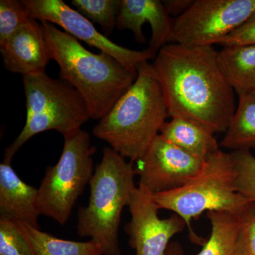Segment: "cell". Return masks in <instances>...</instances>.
I'll return each instance as SVG.
<instances>
[{
	"mask_svg": "<svg viewBox=\"0 0 255 255\" xmlns=\"http://www.w3.org/2000/svg\"><path fill=\"white\" fill-rule=\"evenodd\" d=\"M217 55L213 46L178 43H168L157 52L152 65L169 117L191 119L214 133L226 132L237 105Z\"/></svg>",
	"mask_w": 255,
	"mask_h": 255,
	"instance_id": "6da1fadb",
	"label": "cell"
},
{
	"mask_svg": "<svg viewBox=\"0 0 255 255\" xmlns=\"http://www.w3.org/2000/svg\"><path fill=\"white\" fill-rule=\"evenodd\" d=\"M41 23L60 78L81 95L90 119L100 121L133 85L137 68L125 66L105 52L92 53L53 23Z\"/></svg>",
	"mask_w": 255,
	"mask_h": 255,
	"instance_id": "7a4b0ae2",
	"label": "cell"
},
{
	"mask_svg": "<svg viewBox=\"0 0 255 255\" xmlns=\"http://www.w3.org/2000/svg\"><path fill=\"white\" fill-rule=\"evenodd\" d=\"M137 70L133 85L92 130L95 137L132 163L143 155L169 117L152 64L142 62Z\"/></svg>",
	"mask_w": 255,
	"mask_h": 255,
	"instance_id": "3957f363",
	"label": "cell"
},
{
	"mask_svg": "<svg viewBox=\"0 0 255 255\" xmlns=\"http://www.w3.org/2000/svg\"><path fill=\"white\" fill-rule=\"evenodd\" d=\"M134 163L105 147L90 180L88 204L78 210L77 231L102 248L103 255H121L119 229L122 211L136 189Z\"/></svg>",
	"mask_w": 255,
	"mask_h": 255,
	"instance_id": "277c9868",
	"label": "cell"
},
{
	"mask_svg": "<svg viewBox=\"0 0 255 255\" xmlns=\"http://www.w3.org/2000/svg\"><path fill=\"white\" fill-rule=\"evenodd\" d=\"M236 179L232 154L219 150L204 159L201 170L182 187L153 198L159 209L172 211L185 221L191 241L204 245L191 221L212 211L238 215L250 203L238 193Z\"/></svg>",
	"mask_w": 255,
	"mask_h": 255,
	"instance_id": "5b68a950",
	"label": "cell"
},
{
	"mask_svg": "<svg viewBox=\"0 0 255 255\" xmlns=\"http://www.w3.org/2000/svg\"><path fill=\"white\" fill-rule=\"evenodd\" d=\"M26 120L22 130L3 155L11 163L15 154L28 140L47 130H56L63 137L82 129L90 119L85 100L71 85L53 79L46 73L23 77Z\"/></svg>",
	"mask_w": 255,
	"mask_h": 255,
	"instance_id": "8992f818",
	"label": "cell"
},
{
	"mask_svg": "<svg viewBox=\"0 0 255 255\" xmlns=\"http://www.w3.org/2000/svg\"><path fill=\"white\" fill-rule=\"evenodd\" d=\"M90 135L80 129L64 137L63 152L55 165L47 167L38 188L40 214L63 226L74 206L93 176V155Z\"/></svg>",
	"mask_w": 255,
	"mask_h": 255,
	"instance_id": "52a82bcc",
	"label": "cell"
},
{
	"mask_svg": "<svg viewBox=\"0 0 255 255\" xmlns=\"http://www.w3.org/2000/svg\"><path fill=\"white\" fill-rule=\"evenodd\" d=\"M255 11V0H194L174 18L169 43L189 47L219 44Z\"/></svg>",
	"mask_w": 255,
	"mask_h": 255,
	"instance_id": "ba28073f",
	"label": "cell"
},
{
	"mask_svg": "<svg viewBox=\"0 0 255 255\" xmlns=\"http://www.w3.org/2000/svg\"><path fill=\"white\" fill-rule=\"evenodd\" d=\"M30 18L60 26L76 39L85 42L102 52L108 53L127 67L137 68L144 61L155 59V52L129 49L119 46L97 31L92 21L72 9L62 0H21Z\"/></svg>",
	"mask_w": 255,
	"mask_h": 255,
	"instance_id": "9c48e42d",
	"label": "cell"
},
{
	"mask_svg": "<svg viewBox=\"0 0 255 255\" xmlns=\"http://www.w3.org/2000/svg\"><path fill=\"white\" fill-rule=\"evenodd\" d=\"M204 162L159 134L135 162L138 185L153 194L175 190L194 177Z\"/></svg>",
	"mask_w": 255,
	"mask_h": 255,
	"instance_id": "30bf717a",
	"label": "cell"
},
{
	"mask_svg": "<svg viewBox=\"0 0 255 255\" xmlns=\"http://www.w3.org/2000/svg\"><path fill=\"white\" fill-rule=\"evenodd\" d=\"M128 208L131 219L124 230L135 255H166L171 239L187 227L177 214L160 219L153 194L142 186L134 191Z\"/></svg>",
	"mask_w": 255,
	"mask_h": 255,
	"instance_id": "8fae6325",
	"label": "cell"
},
{
	"mask_svg": "<svg viewBox=\"0 0 255 255\" xmlns=\"http://www.w3.org/2000/svg\"><path fill=\"white\" fill-rule=\"evenodd\" d=\"M0 52L5 69L23 77L46 73L53 60L41 23L32 18L0 46Z\"/></svg>",
	"mask_w": 255,
	"mask_h": 255,
	"instance_id": "7c38bea8",
	"label": "cell"
},
{
	"mask_svg": "<svg viewBox=\"0 0 255 255\" xmlns=\"http://www.w3.org/2000/svg\"><path fill=\"white\" fill-rule=\"evenodd\" d=\"M145 23H150L152 31L148 48L157 53L169 43L174 26V18L167 13L162 1L122 0L117 18L119 29L130 30L135 41L144 44L146 40L142 26Z\"/></svg>",
	"mask_w": 255,
	"mask_h": 255,
	"instance_id": "4fadbf2b",
	"label": "cell"
},
{
	"mask_svg": "<svg viewBox=\"0 0 255 255\" xmlns=\"http://www.w3.org/2000/svg\"><path fill=\"white\" fill-rule=\"evenodd\" d=\"M38 189L23 182L9 162L0 164V216L39 228Z\"/></svg>",
	"mask_w": 255,
	"mask_h": 255,
	"instance_id": "5bb4252c",
	"label": "cell"
},
{
	"mask_svg": "<svg viewBox=\"0 0 255 255\" xmlns=\"http://www.w3.org/2000/svg\"><path fill=\"white\" fill-rule=\"evenodd\" d=\"M159 134L174 145L204 160L220 150L214 132L191 119L171 118L164 124Z\"/></svg>",
	"mask_w": 255,
	"mask_h": 255,
	"instance_id": "9a60e30c",
	"label": "cell"
},
{
	"mask_svg": "<svg viewBox=\"0 0 255 255\" xmlns=\"http://www.w3.org/2000/svg\"><path fill=\"white\" fill-rule=\"evenodd\" d=\"M218 63L225 78L238 96L255 91V45L224 46Z\"/></svg>",
	"mask_w": 255,
	"mask_h": 255,
	"instance_id": "2e32d148",
	"label": "cell"
},
{
	"mask_svg": "<svg viewBox=\"0 0 255 255\" xmlns=\"http://www.w3.org/2000/svg\"><path fill=\"white\" fill-rule=\"evenodd\" d=\"M220 146L234 151L255 149V92L238 96L236 112Z\"/></svg>",
	"mask_w": 255,
	"mask_h": 255,
	"instance_id": "e0dca14e",
	"label": "cell"
},
{
	"mask_svg": "<svg viewBox=\"0 0 255 255\" xmlns=\"http://www.w3.org/2000/svg\"><path fill=\"white\" fill-rule=\"evenodd\" d=\"M18 222L37 255H103L101 247L92 240L87 242L63 240L26 223Z\"/></svg>",
	"mask_w": 255,
	"mask_h": 255,
	"instance_id": "ac0fdd59",
	"label": "cell"
},
{
	"mask_svg": "<svg viewBox=\"0 0 255 255\" xmlns=\"http://www.w3.org/2000/svg\"><path fill=\"white\" fill-rule=\"evenodd\" d=\"M206 214L211 223V235L196 255H234L239 233L238 215L219 211Z\"/></svg>",
	"mask_w": 255,
	"mask_h": 255,
	"instance_id": "d6986e66",
	"label": "cell"
},
{
	"mask_svg": "<svg viewBox=\"0 0 255 255\" xmlns=\"http://www.w3.org/2000/svg\"><path fill=\"white\" fill-rule=\"evenodd\" d=\"M71 2L80 14L99 23L107 38L117 27L122 0H73Z\"/></svg>",
	"mask_w": 255,
	"mask_h": 255,
	"instance_id": "ffe728a7",
	"label": "cell"
},
{
	"mask_svg": "<svg viewBox=\"0 0 255 255\" xmlns=\"http://www.w3.org/2000/svg\"><path fill=\"white\" fill-rule=\"evenodd\" d=\"M0 255H37L16 220L0 216Z\"/></svg>",
	"mask_w": 255,
	"mask_h": 255,
	"instance_id": "44dd1931",
	"label": "cell"
},
{
	"mask_svg": "<svg viewBox=\"0 0 255 255\" xmlns=\"http://www.w3.org/2000/svg\"><path fill=\"white\" fill-rule=\"evenodd\" d=\"M236 171L238 193L255 204V157L250 150L231 152Z\"/></svg>",
	"mask_w": 255,
	"mask_h": 255,
	"instance_id": "7402d4cb",
	"label": "cell"
},
{
	"mask_svg": "<svg viewBox=\"0 0 255 255\" xmlns=\"http://www.w3.org/2000/svg\"><path fill=\"white\" fill-rule=\"evenodd\" d=\"M29 16L21 1H0V46L29 21Z\"/></svg>",
	"mask_w": 255,
	"mask_h": 255,
	"instance_id": "603a6c76",
	"label": "cell"
},
{
	"mask_svg": "<svg viewBox=\"0 0 255 255\" xmlns=\"http://www.w3.org/2000/svg\"><path fill=\"white\" fill-rule=\"evenodd\" d=\"M238 216L239 233L234 255H255V204L248 203Z\"/></svg>",
	"mask_w": 255,
	"mask_h": 255,
	"instance_id": "cb8c5ba5",
	"label": "cell"
},
{
	"mask_svg": "<svg viewBox=\"0 0 255 255\" xmlns=\"http://www.w3.org/2000/svg\"><path fill=\"white\" fill-rule=\"evenodd\" d=\"M219 44L223 47L255 45V11L246 22L226 37Z\"/></svg>",
	"mask_w": 255,
	"mask_h": 255,
	"instance_id": "d4e9b609",
	"label": "cell"
},
{
	"mask_svg": "<svg viewBox=\"0 0 255 255\" xmlns=\"http://www.w3.org/2000/svg\"><path fill=\"white\" fill-rule=\"evenodd\" d=\"M193 0H165L162 1L169 16L179 17L191 6Z\"/></svg>",
	"mask_w": 255,
	"mask_h": 255,
	"instance_id": "484cf974",
	"label": "cell"
},
{
	"mask_svg": "<svg viewBox=\"0 0 255 255\" xmlns=\"http://www.w3.org/2000/svg\"><path fill=\"white\" fill-rule=\"evenodd\" d=\"M166 255H185L182 245L178 242H171Z\"/></svg>",
	"mask_w": 255,
	"mask_h": 255,
	"instance_id": "4316f807",
	"label": "cell"
},
{
	"mask_svg": "<svg viewBox=\"0 0 255 255\" xmlns=\"http://www.w3.org/2000/svg\"></svg>",
	"mask_w": 255,
	"mask_h": 255,
	"instance_id": "83f0119b",
	"label": "cell"
}]
</instances>
